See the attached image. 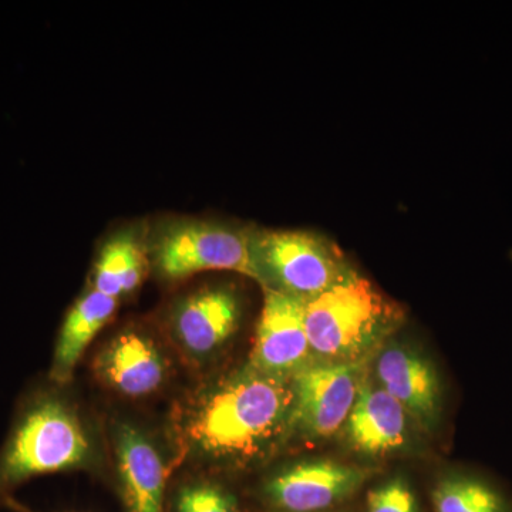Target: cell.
<instances>
[{"label":"cell","instance_id":"obj_7","mask_svg":"<svg viewBox=\"0 0 512 512\" xmlns=\"http://www.w3.org/2000/svg\"><path fill=\"white\" fill-rule=\"evenodd\" d=\"M242 302L229 286H205L188 293L171 313V333L188 360L204 363L228 345L238 332Z\"/></svg>","mask_w":512,"mask_h":512},{"label":"cell","instance_id":"obj_16","mask_svg":"<svg viewBox=\"0 0 512 512\" xmlns=\"http://www.w3.org/2000/svg\"><path fill=\"white\" fill-rule=\"evenodd\" d=\"M436 512H508L507 501L493 485L468 474H450L434 488Z\"/></svg>","mask_w":512,"mask_h":512},{"label":"cell","instance_id":"obj_1","mask_svg":"<svg viewBox=\"0 0 512 512\" xmlns=\"http://www.w3.org/2000/svg\"><path fill=\"white\" fill-rule=\"evenodd\" d=\"M292 379L247 366L192 396L181 410L178 439L192 460L249 466L291 436Z\"/></svg>","mask_w":512,"mask_h":512},{"label":"cell","instance_id":"obj_13","mask_svg":"<svg viewBox=\"0 0 512 512\" xmlns=\"http://www.w3.org/2000/svg\"><path fill=\"white\" fill-rule=\"evenodd\" d=\"M114 456L127 512H165L168 471L153 440L133 424L114 430Z\"/></svg>","mask_w":512,"mask_h":512},{"label":"cell","instance_id":"obj_10","mask_svg":"<svg viewBox=\"0 0 512 512\" xmlns=\"http://www.w3.org/2000/svg\"><path fill=\"white\" fill-rule=\"evenodd\" d=\"M375 379L420 429L431 431L439 424L443 407L439 373L419 350L402 343L383 345L377 352Z\"/></svg>","mask_w":512,"mask_h":512},{"label":"cell","instance_id":"obj_4","mask_svg":"<svg viewBox=\"0 0 512 512\" xmlns=\"http://www.w3.org/2000/svg\"><path fill=\"white\" fill-rule=\"evenodd\" d=\"M251 251L256 281L306 303L359 276L342 249L316 232H251Z\"/></svg>","mask_w":512,"mask_h":512},{"label":"cell","instance_id":"obj_5","mask_svg":"<svg viewBox=\"0 0 512 512\" xmlns=\"http://www.w3.org/2000/svg\"><path fill=\"white\" fill-rule=\"evenodd\" d=\"M154 265L168 281L204 271H234L255 279L251 232L214 222H178L154 245Z\"/></svg>","mask_w":512,"mask_h":512},{"label":"cell","instance_id":"obj_12","mask_svg":"<svg viewBox=\"0 0 512 512\" xmlns=\"http://www.w3.org/2000/svg\"><path fill=\"white\" fill-rule=\"evenodd\" d=\"M96 372L113 392L128 399H146L164 386L167 357L146 333L124 330L101 350Z\"/></svg>","mask_w":512,"mask_h":512},{"label":"cell","instance_id":"obj_3","mask_svg":"<svg viewBox=\"0 0 512 512\" xmlns=\"http://www.w3.org/2000/svg\"><path fill=\"white\" fill-rule=\"evenodd\" d=\"M402 318L396 303L357 276L306 303L305 325L313 359L325 363L370 359Z\"/></svg>","mask_w":512,"mask_h":512},{"label":"cell","instance_id":"obj_6","mask_svg":"<svg viewBox=\"0 0 512 512\" xmlns=\"http://www.w3.org/2000/svg\"><path fill=\"white\" fill-rule=\"evenodd\" d=\"M367 360L315 362L296 373L292 377L291 434L322 440L343 429L369 370Z\"/></svg>","mask_w":512,"mask_h":512},{"label":"cell","instance_id":"obj_19","mask_svg":"<svg viewBox=\"0 0 512 512\" xmlns=\"http://www.w3.org/2000/svg\"><path fill=\"white\" fill-rule=\"evenodd\" d=\"M8 507L12 508V510H16L19 512H32V511L26 510V508L22 507V505L15 503V501H10V503L8 504Z\"/></svg>","mask_w":512,"mask_h":512},{"label":"cell","instance_id":"obj_15","mask_svg":"<svg viewBox=\"0 0 512 512\" xmlns=\"http://www.w3.org/2000/svg\"><path fill=\"white\" fill-rule=\"evenodd\" d=\"M144 256L131 235L111 239L101 251L94 271V289L119 301L143 281Z\"/></svg>","mask_w":512,"mask_h":512},{"label":"cell","instance_id":"obj_17","mask_svg":"<svg viewBox=\"0 0 512 512\" xmlns=\"http://www.w3.org/2000/svg\"><path fill=\"white\" fill-rule=\"evenodd\" d=\"M174 512H241L237 498L212 481L192 480L181 485L174 497Z\"/></svg>","mask_w":512,"mask_h":512},{"label":"cell","instance_id":"obj_11","mask_svg":"<svg viewBox=\"0 0 512 512\" xmlns=\"http://www.w3.org/2000/svg\"><path fill=\"white\" fill-rule=\"evenodd\" d=\"M369 372V370H367ZM412 417L366 373L345 433L350 446L367 457H384L409 446L413 434Z\"/></svg>","mask_w":512,"mask_h":512},{"label":"cell","instance_id":"obj_9","mask_svg":"<svg viewBox=\"0 0 512 512\" xmlns=\"http://www.w3.org/2000/svg\"><path fill=\"white\" fill-rule=\"evenodd\" d=\"M365 468L332 460L292 464L269 478L265 494L285 512H318L348 500L369 477Z\"/></svg>","mask_w":512,"mask_h":512},{"label":"cell","instance_id":"obj_2","mask_svg":"<svg viewBox=\"0 0 512 512\" xmlns=\"http://www.w3.org/2000/svg\"><path fill=\"white\" fill-rule=\"evenodd\" d=\"M93 439L66 397L36 389L20 403L8 440L0 448V505L33 478L92 463Z\"/></svg>","mask_w":512,"mask_h":512},{"label":"cell","instance_id":"obj_14","mask_svg":"<svg viewBox=\"0 0 512 512\" xmlns=\"http://www.w3.org/2000/svg\"><path fill=\"white\" fill-rule=\"evenodd\" d=\"M119 301L96 291L87 292L74 303L64 319L57 338L50 379L57 384L69 383L87 346L113 319Z\"/></svg>","mask_w":512,"mask_h":512},{"label":"cell","instance_id":"obj_8","mask_svg":"<svg viewBox=\"0 0 512 512\" xmlns=\"http://www.w3.org/2000/svg\"><path fill=\"white\" fill-rule=\"evenodd\" d=\"M249 367L264 375L292 379L315 363L305 325L306 302L266 289Z\"/></svg>","mask_w":512,"mask_h":512},{"label":"cell","instance_id":"obj_18","mask_svg":"<svg viewBox=\"0 0 512 512\" xmlns=\"http://www.w3.org/2000/svg\"><path fill=\"white\" fill-rule=\"evenodd\" d=\"M367 512H417L416 495L403 478H393L370 491Z\"/></svg>","mask_w":512,"mask_h":512}]
</instances>
